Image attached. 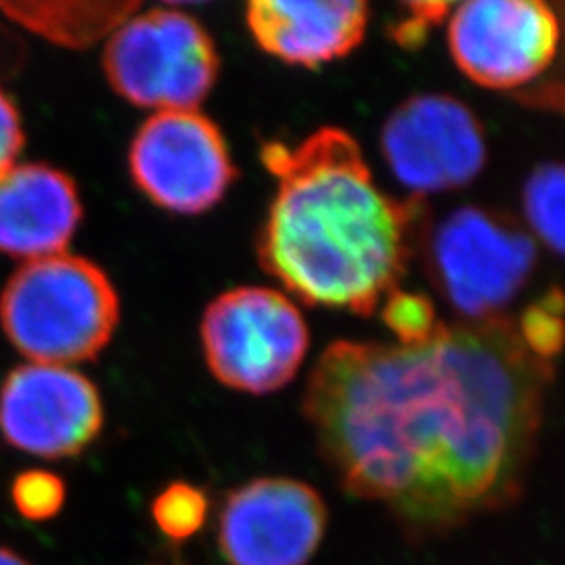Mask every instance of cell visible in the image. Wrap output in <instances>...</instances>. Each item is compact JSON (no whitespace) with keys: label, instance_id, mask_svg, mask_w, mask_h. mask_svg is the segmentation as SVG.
I'll return each instance as SVG.
<instances>
[{"label":"cell","instance_id":"obj_14","mask_svg":"<svg viewBox=\"0 0 565 565\" xmlns=\"http://www.w3.org/2000/svg\"><path fill=\"white\" fill-rule=\"evenodd\" d=\"M137 9V2H0L9 20L74 49L111 36Z\"/></svg>","mask_w":565,"mask_h":565},{"label":"cell","instance_id":"obj_17","mask_svg":"<svg viewBox=\"0 0 565 565\" xmlns=\"http://www.w3.org/2000/svg\"><path fill=\"white\" fill-rule=\"evenodd\" d=\"M562 310H564L562 291L553 289L539 302L527 306L520 323L515 324L525 350L543 363H548L562 350V343H564Z\"/></svg>","mask_w":565,"mask_h":565},{"label":"cell","instance_id":"obj_5","mask_svg":"<svg viewBox=\"0 0 565 565\" xmlns=\"http://www.w3.org/2000/svg\"><path fill=\"white\" fill-rule=\"evenodd\" d=\"M205 363L233 390L270 394L289 384L308 352V327L287 296L237 287L207 306L202 321Z\"/></svg>","mask_w":565,"mask_h":565},{"label":"cell","instance_id":"obj_8","mask_svg":"<svg viewBox=\"0 0 565 565\" xmlns=\"http://www.w3.org/2000/svg\"><path fill=\"white\" fill-rule=\"evenodd\" d=\"M327 524L319 490L268 476L226 494L216 541L226 565H308L323 545Z\"/></svg>","mask_w":565,"mask_h":565},{"label":"cell","instance_id":"obj_21","mask_svg":"<svg viewBox=\"0 0 565 565\" xmlns=\"http://www.w3.org/2000/svg\"><path fill=\"white\" fill-rule=\"evenodd\" d=\"M23 142L20 109L0 84V177L18 163Z\"/></svg>","mask_w":565,"mask_h":565},{"label":"cell","instance_id":"obj_1","mask_svg":"<svg viewBox=\"0 0 565 565\" xmlns=\"http://www.w3.org/2000/svg\"><path fill=\"white\" fill-rule=\"evenodd\" d=\"M548 375L507 319L443 323L411 345H329L303 415L343 490L419 543L522 499Z\"/></svg>","mask_w":565,"mask_h":565},{"label":"cell","instance_id":"obj_10","mask_svg":"<svg viewBox=\"0 0 565 565\" xmlns=\"http://www.w3.org/2000/svg\"><path fill=\"white\" fill-rule=\"evenodd\" d=\"M103 422L99 390L70 366L21 364L0 385V438L25 455L76 457L99 438Z\"/></svg>","mask_w":565,"mask_h":565},{"label":"cell","instance_id":"obj_6","mask_svg":"<svg viewBox=\"0 0 565 565\" xmlns=\"http://www.w3.org/2000/svg\"><path fill=\"white\" fill-rule=\"evenodd\" d=\"M536 245L524 231L480 207H459L429 237L427 266L467 321L499 317L532 275Z\"/></svg>","mask_w":565,"mask_h":565},{"label":"cell","instance_id":"obj_15","mask_svg":"<svg viewBox=\"0 0 565 565\" xmlns=\"http://www.w3.org/2000/svg\"><path fill=\"white\" fill-rule=\"evenodd\" d=\"M564 168L543 163L525 182L524 212L534 235L553 249L564 252Z\"/></svg>","mask_w":565,"mask_h":565},{"label":"cell","instance_id":"obj_7","mask_svg":"<svg viewBox=\"0 0 565 565\" xmlns=\"http://www.w3.org/2000/svg\"><path fill=\"white\" fill-rule=\"evenodd\" d=\"M128 166L145 198L182 216L214 207L237 177L221 128L198 109L158 111L142 121Z\"/></svg>","mask_w":565,"mask_h":565},{"label":"cell","instance_id":"obj_13","mask_svg":"<svg viewBox=\"0 0 565 565\" xmlns=\"http://www.w3.org/2000/svg\"><path fill=\"white\" fill-rule=\"evenodd\" d=\"M369 4L361 0H254L247 4L252 36L289 65L319 67L345 57L364 39Z\"/></svg>","mask_w":565,"mask_h":565},{"label":"cell","instance_id":"obj_2","mask_svg":"<svg viewBox=\"0 0 565 565\" xmlns=\"http://www.w3.org/2000/svg\"><path fill=\"white\" fill-rule=\"evenodd\" d=\"M260 158L277 179L258 243L264 270L310 306L373 315L406 273L417 203L385 195L340 128L298 147L266 142Z\"/></svg>","mask_w":565,"mask_h":565},{"label":"cell","instance_id":"obj_9","mask_svg":"<svg viewBox=\"0 0 565 565\" xmlns=\"http://www.w3.org/2000/svg\"><path fill=\"white\" fill-rule=\"evenodd\" d=\"M450 55L484 88L509 90L539 78L559 46V20L541 0H469L448 25Z\"/></svg>","mask_w":565,"mask_h":565},{"label":"cell","instance_id":"obj_18","mask_svg":"<svg viewBox=\"0 0 565 565\" xmlns=\"http://www.w3.org/2000/svg\"><path fill=\"white\" fill-rule=\"evenodd\" d=\"M382 321L404 345L425 342L443 324L427 296L398 287L390 291L382 302Z\"/></svg>","mask_w":565,"mask_h":565},{"label":"cell","instance_id":"obj_16","mask_svg":"<svg viewBox=\"0 0 565 565\" xmlns=\"http://www.w3.org/2000/svg\"><path fill=\"white\" fill-rule=\"evenodd\" d=\"M153 524L172 545L181 546L195 539L210 518V499L200 486L172 482L151 503Z\"/></svg>","mask_w":565,"mask_h":565},{"label":"cell","instance_id":"obj_23","mask_svg":"<svg viewBox=\"0 0 565 565\" xmlns=\"http://www.w3.org/2000/svg\"><path fill=\"white\" fill-rule=\"evenodd\" d=\"M163 565H168V564H163ZM172 565H181V564H172Z\"/></svg>","mask_w":565,"mask_h":565},{"label":"cell","instance_id":"obj_4","mask_svg":"<svg viewBox=\"0 0 565 565\" xmlns=\"http://www.w3.org/2000/svg\"><path fill=\"white\" fill-rule=\"evenodd\" d=\"M105 76L126 102L158 111H191L214 88L221 61L202 23L177 9L130 15L109 36Z\"/></svg>","mask_w":565,"mask_h":565},{"label":"cell","instance_id":"obj_19","mask_svg":"<svg viewBox=\"0 0 565 565\" xmlns=\"http://www.w3.org/2000/svg\"><path fill=\"white\" fill-rule=\"evenodd\" d=\"M11 501L25 520L46 522L65 505V484L51 471L30 469L13 480Z\"/></svg>","mask_w":565,"mask_h":565},{"label":"cell","instance_id":"obj_12","mask_svg":"<svg viewBox=\"0 0 565 565\" xmlns=\"http://www.w3.org/2000/svg\"><path fill=\"white\" fill-rule=\"evenodd\" d=\"M82 221V202L65 172L15 163L0 177V252L25 263L63 254Z\"/></svg>","mask_w":565,"mask_h":565},{"label":"cell","instance_id":"obj_20","mask_svg":"<svg viewBox=\"0 0 565 565\" xmlns=\"http://www.w3.org/2000/svg\"><path fill=\"white\" fill-rule=\"evenodd\" d=\"M450 13L446 2H411L406 4V15L390 28L392 39L406 51H417L425 41L429 30L445 20Z\"/></svg>","mask_w":565,"mask_h":565},{"label":"cell","instance_id":"obj_22","mask_svg":"<svg viewBox=\"0 0 565 565\" xmlns=\"http://www.w3.org/2000/svg\"><path fill=\"white\" fill-rule=\"evenodd\" d=\"M0 565H32L28 559H23L20 553L7 548V546H0Z\"/></svg>","mask_w":565,"mask_h":565},{"label":"cell","instance_id":"obj_11","mask_svg":"<svg viewBox=\"0 0 565 565\" xmlns=\"http://www.w3.org/2000/svg\"><path fill=\"white\" fill-rule=\"evenodd\" d=\"M382 151L392 174L417 198L461 189L486 163L480 121L446 95L404 102L385 121Z\"/></svg>","mask_w":565,"mask_h":565},{"label":"cell","instance_id":"obj_3","mask_svg":"<svg viewBox=\"0 0 565 565\" xmlns=\"http://www.w3.org/2000/svg\"><path fill=\"white\" fill-rule=\"evenodd\" d=\"M120 298L102 268L55 254L21 264L0 294V324L28 363L95 359L114 338Z\"/></svg>","mask_w":565,"mask_h":565}]
</instances>
